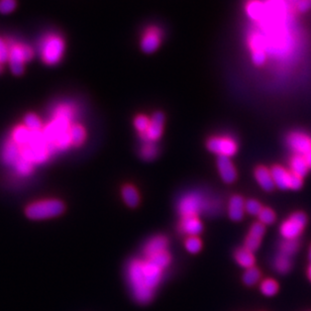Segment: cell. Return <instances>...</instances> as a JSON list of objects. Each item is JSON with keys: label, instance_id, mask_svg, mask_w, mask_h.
<instances>
[{"label": "cell", "instance_id": "cell-36", "mask_svg": "<svg viewBox=\"0 0 311 311\" xmlns=\"http://www.w3.org/2000/svg\"><path fill=\"white\" fill-rule=\"evenodd\" d=\"M267 53L263 50H253L252 51V60L253 63L257 66H263L267 61Z\"/></svg>", "mask_w": 311, "mask_h": 311}, {"label": "cell", "instance_id": "cell-9", "mask_svg": "<svg viewBox=\"0 0 311 311\" xmlns=\"http://www.w3.org/2000/svg\"><path fill=\"white\" fill-rule=\"evenodd\" d=\"M286 142L289 149L295 155L304 156L311 151V135L303 131L295 130L290 132Z\"/></svg>", "mask_w": 311, "mask_h": 311}, {"label": "cell", "instance_id": "cell-12", "mask_svg": "<svg viewBox=\"0 0 311 311\" xmlns=\"http://www.w3.org/2000/svg\"><path fill=\"white\" fill-rule=\"evenodd\" d=\"M217 170L219 176L221 177L222 181L227 184H231L236 180L237 173L236 169L231 162L230 158L226 157H218L217 159Z\"/></svg>", "mask_w": 311, "mask_h": 311}, {"label": "cell", "instance_id": "cell-5", "mask_svg": "<svg viewBox=\"0 0 311 311\" xmlns=\"http://www.w3.org/2000/svg\"><path fill=\"white\" fill-rule=\"evenodd\" d=\"M307 224V216L303 212H295L280 225V234L284 239H297Z\"/></svg>", "mask_w": 311, "mask_h": 311}, {"label": "cell", "instance_id": "cell-1", "mask_svg": "<svg viewBox=\"0 0 311 311\" xmlns=\"http://www.w3.org/2000/svg\"><path fill=\"white\" fill-rule=\"evenodd\" d=\"M164 271L147 258L134 259L128 264L127 282L133 298L139 303L146 304L152 301L156 289L163 279Z\"/></svg>", "mask_w": 311, "mask_h": 311}, {"label": "cell", "instance_id": "cell-17", "mask_svg": "<svg viewBox=\"0 0 311 311\" xmlns=\"http://www.w3.org/2000/svg\"><path fill=\"white\" fill-rule=\"evenodd\" d=\"M255 178L259 186L265 191H272L275 187L271 170L264 166H260L255 170Z\"/></svg>", "mask_w": 311, "mask_h": 311}, {"label": "cell", "instance_id": "cell-33", "mask_svg": "<svg viewBox=\"0 0 311 311\" xmlns=\"http://www.w3.org/2000/svg\"><path fill=\"white\" fill-rule=\"evenodd\" d=\"M185 248L191 254H197L202 248V241L198 236H188L185 240Z\"/></svg>", "mask_w": 311, "mask_h": 311}, {"label": "cell", "instance_id": "cell-21", "mask_svg": "<svg viewBox=\"0 0 311 311\" xmlns=\"http://www.w3.org/2000/svg\"><path fill=\"white\" fill-rule=\"evenodd\" d=\"M69 136L72 146L81 147L86 140V129L79 123L72 124L69 128Z\"/></svg>", "mask_w": 311, "mask_h": 311}, {"label": "cell", "instance_id": "cell-4", "mask_svg": "<svg viewBox=\"0 0 311 311\" xmlns=\"http://www.w3.org/2000/svg\"><path fill=\"white\" fill-rule=\"evenodd\" d=\"M65 51V43L60 36L50 34L48 36L41 49V54L44 62L48 65H56L63 57Z\"/></svg>", "mask_w": 311, "mask_h": 311}, {"label": "cell", "instance_id": "cell-27", "mask_svg": "<svg viewBox=\"0 0 311 311\" xmlns=\"http://www.w3.org/2000/svg\"><path fill=\"white\" fill-rule=\"evenodd\" d=\"M260 279H261V272L256 267L246 269V271L243 275V281L247 286L256 285L257 283H259Z\"/></svg>", "mask_w": 311, "mask_h": 311}, {"label": "cell", "instance_id": "cell-18", "mask_svg": "<svg viewBox=\"0 0 311 311\" xmlns=\"http://www.w3.org/2000/svg\"><path fill=\"white\" fill-rule=\"evenodd\" d=\"M19 159H20V147L13 140L8 141L3 151L4 162L6 164L15 165Z\"/></svg>", "mask_w": 311, "mask_h": 311}, {"label": "cell", "instance_id": "cell-11", "mask_svg": "<svg viewBox=\"0 0 311 311\" xmlns=\"http://www.w3.org/2000/svg\"><path fill=\"white\" fill-rule=\"evenodd\" d=\"M162 41V31L155 26L149 27L141 42V47L145 53H153L155 52Z\"/></svg>", "mask_w": 311, "mask_h": 311}, {"label": "cell", "instance_id": "cell-22", "mask_svg": "<svg viewBox=\"0 0 311 311\" xmlns=\"http://www.w3.org/2000/svg\"><path fill=\"white\" fill-rule=\"evenodd\" d=\"M273 267L274 270L279 274H287L292 269V261L291 257L284 255L279 252V254L275 257L273 261Z\"/></svg>", "mask_w": 311, "mask_h": 311}, {"label": "cell", "instance_id": "cell-30", "mask_svg": "<svg viewBox=\"0 0 311 311\" xmlns=\"http://www.w3.org/2000/svg\"><path fill=\"white\" fill-rule=\"evenodd\" d=\"M24 126L29 131H42L43 123L34 113H28L24 117Z\"/></svg>", "mask_w": 311, "mask_h": 311}, {"label": "cell", "instance_id": "cell-23", "mask_svg": "<svg viewBox=\"0 0 311 311\" xmlns=\"http://www.w3.org/2000/svg\"><path fill=\"white\" fill-rule=\"evenodd\" d=\"M121 195L124 202L129 208H135L139 205L141 199H140V194L135 187L131 185H125L121 190Z\"/></svg>", "mask_w": 311, "mask_h": 311}, {"label": "cell", "instance_id": "cell-41", "mask_svg": "<svg viewBox=\"0 0 311 311\" xmlns=\"http://www.w3.org/2000/svg\"><path fill=\"white\" fill-rule=\"evenodd\" d=\"M307 275H308V278H309V280L311 281V264L309 265L308 269H307Z\"/></svg>", "mask_w": 311, "mask_h": 311}, {"label": "cell", "instance_id": "cell-24", "mask_svg": "<svg viewBox=\"0 0 311 311\" xmlns=\"http://www.w3.org/2000/svg\"><path fill=\"white\" fill-rule=\"evenodd\" d=\"M159 155V147L156 143L145 142L140 149V156L145 161H152Z\"/></svg>", "mask_w": 311, "mask_h": 311}, {"label": "cell", "instance_id": "cell-19", "mask_svg": "<svg viewBox=\"0 0 311 311\" xmlns=\"http://www.w3.org/2000/svg\"><path fill=\"white\" fill-rule=\"evenodd\" d=\"M234 259H235L236 263L240 267H243L244 269H249V268L255 267L256 259H255L254 253L249 251L245 247L236 250V252L234 253Z\"/></svg>", "mask_w": 311, "mask_h": 311}, {"label": "cell", "instance_id": "cell-25", "mask_svg": "<svg viewBox=\"0 0 311 311\" xmlns=\"http://www.w3.org/2000/svg\"><path fill=\"white\" fill-rule=\"evenodd\" d=\"M265 4L260 0H251L247 5V12L254 20H261L264 15Z\"/></svg>", "mask_w": 311, "mask_h": 311}, {"label": "cell", "instance_id": "cell-29", "mask_svg": "<svg viewBox=\"0 0 311 311\" xmlns=\"http://www.w3.org/2000/svg\"><path fill=\"white\" fill-rule=\"evenodd\" d=\"M260 290L265 296L271 297L277 294L279 290V285L274 279H265L264 281L261 282Z\"/></svg>", "mask_w": 311, "mask_h": 311}, {"label": "cell", "instance_id": "cell-8", "mask_svg": "<svg viewBox=\"0 0 311 311\" xmlns=\"http://www.w3.org/2000/svg\"><path fill=\"white\" fill-rule=\"evenodd\" d=\"M33 56L31 49L23 45H13L9 48V64L13 74L21 75L24 71V63Z\"/></svg>", "mask_w": 311, "mask_h": 311}, {"label": "cell", "instance_id": "cell-26", "mask_svg": "<svg viewBox=\"0 0 311 311\" xmlns=\"http://www.w3.org/2000/svg\"><path fill=\"white\" fill-rule=\"evenodd\" d=\"M29 136H30V131L24 125L16 126L12 133V140L19 147L26 146L29 142Z\"/></svg>", "mask_w": 311, "mask_h": 311}, {"label": "cell", "instance_id": "cell-15", "mask_svg": "<svg viewBox=\"0 0 311 311\" xmlns=\"http://www.w3.org/2000/svg\"><path fill=\"white\" fill-rule=\"evenodd\" d=\"M180 229L188 236H197L202 232L203 225L198 216H185L181 219Z\"/></svg>", "mask_w": 311, "mask_h": 311}, {"label": "cell", "instance_id": "cell-34", "mask_svg": "<svg viewBox=\"0 0 311 311\" xmlns=\"http://www.w3.org/2000/svg\"><path fill=\"white\" fill-rule=\"evenodd\" d=\"M262 208L261 203L256 199H250L245 203V211L253 216H258Z\"/></svg>", "mask_w": 311, "mask_h": 311}, {"label": "cell", "instance_id": "cell-38", "mask_svg": "<svg viewBox=\"0 0 311 311\" xmlns=\"http://www.w3.org/2000/svg\"><path fill=\"white\" fill-rule=\"evenodd\" d=\"M9 57V48L4 41L0 39V64L7 61Z\"/></svg>", "mask_w": 311, "mask_h": 311}, {"label": "cell", "instance_id": "cell-6", "mask_svg": "<svg viewBox=\"0 0 311 311\" xmlns=\"http://www.w3.org/2000/svg\"><path fill=\"white\" fill-rule=\"evenodd\" d=\"M208 151L217 155L218 157H233L238 149L237 142L230 135H216L208 140Z\"/></svg>", "mask_w": 311, "mask_h": 311}, {"label": "cell", "instance_id": "cell-31", "mask_svg": "<svg viewBox=\"0 0 311 311\" xmlns=\"http://www.w3.org/2000/svg\"><path fill=\"white\" fill-rule=\"evenodd\" d=\"M259 222L263 225L273 224L276 220V213L271 208H262L261 212L258 215Z\"/></svg>", "mask_w": 311, "mask_h": 311}, {"label": "cell", "instance_id": "cell-32", "mask_svg": "<svg viewBox=\"0 0 311 311\" xmlns=\"http://www.w3.org/2000/svg\"><path fill=\"white\" fill-rule=\"evenodd\" d=\"M149 124H150V118L144 114L137 115L133 120L134 128L137 130L140 135H143L144 133H146V131L148 130Z\"/></svg>", "mask_w": 311, "mask_h": 311}, {"label": "cell", "instance_id": "cell-3", "mask_svg": "<svg viewBox=\"0 0 311 311\" xmlns=\"http://www.w3.org/2000/svg\"><path fill=\"white\" fill-rule=\"evenodd\" d=\"M65 210V204L61 200L47 199L29 204L25 209V215L33 220L47 219L61 215Z\"/></svg>", "mask_w": 311, "mask_h": 311}, {"label": "cell", "instance_id": "cell-37", "mask_svg": "<svg viewBox=\"0 0 311 311\" xmlns=\"http://www.w3.org/2000/svg\"><path fill=\"white\" fill-rule=\"evenodd\" d=\"M16 7L15 0H0V12L1 13H10Z\"/></svg>", "mask_w": 311, "mask_h": 311}, {"label": "cell", "instance_id": "cell-35", "mask_svg": "<svg viewBox=\"0 0 311 311\" xmlns=\"http://www.w3.org/2000/svg\"><path fill=\"white\" fill-rule=\"evenodd\" d=\"M16 166V169L17 171L20 173V174H23V175H27L29 173H31L32 169H33V166H32V163L25 160V159H22L20 157V159L16 162L15 164Z\"/></svg>", "mask_w": 311, "mask_h": 311}, {"label": "cell", "instance_id": "cell-42", "mask_svg": "<svg viewBox=\"0 0 311 311\" xmlns=\"http://www.w3.org/2000/svg\"><path fill=\"white\" fill-rule=\"evenodd\" d=\"M308 259H309V262H311V246L308 250Z\"/></svg>", "mask_w": 311, "mask_h": 311}, {"label": "cell", "instance_id": "cell-10", "mask_svg": "<svg viewBox=\"0 0 311 311\" xmlns=\"http://www.w3.org/2000/svg\"><path fill=\"white\" fill-rule=\"evenodd\" d=\"M165 115L162 112H155L150 118V124L146 133L141 135L144 142L156 143L161 139L164 131Z\"/></svg>", "mask_w": 311, "mask_h": 311}, {"label": "cell", "instance_id": "cell-40", "mask_svg": "<svg viewBox=\"0 0 311 311\" xmlns=\"http://www.w3.org/2000/svg\"><path fill=\"white\" fill-rule=\"evenodd\" d=\"M303 158H304V160H305V162H306L308 168L311 169V151L310 152H308L307 154H305V155L303 156Z\"/></svg>", "mask_w": 311, "mask_h": 311}, {"label": "cell", "instance_id": "cell-39", "mask_svg": "<svg viewBox=\"0 0 311 311\" xmlns=\"http://www.w3.org/2000/svg\"><path fill=\"white\" fill-rule=\"evenodd\" d=\"M297 9L300 12H307L311 9V0H299L297 3Z\"/></svg>", "mask_w": 311, "mask_h": 311}, {"label": "cell", "instance_id": "cell-7", "mask_svg": "<svg viewBox=\"0 0 311 311\" xmlns=\"http://www.w3.org/2000/svg\"><path fill=\"white\" fill-rule=\"evenodd\" d=\"M271 174L276 187L281 190H298L303 185V178L298 177L282 166H275L271 169Z\"/></svg>", "mask_w": 311, "mask_h": 311}, {"label": "cell", "instance_id": "cell-43", "mask_svg": "<svg viewBox=\"0 0 311 311\" xmlns=\"http://www.w3.org/2000/svg\"><path fill=\"white\" fill-rule=\"evenodd\" d=\"M0 72H1V65H0Z\"/></svg>", "mask_w": 311, "mask_h": 311}, {"label": "cell", "instance_id": "cell-16", "mask_svg": "<svg viewBox=\"0 0 311 311\" xmlns=\"http://www.w3.org/2000/svg\"><path fill=\"white\" fill-rule=\"evenodd\" d=\"M245 203L246 201L239 195H233L228 201V216L233 221H239L245 215Z\"/></svg>", "mask_w": 311, "mask_h": 311}, {"label": "cell", "instance_id": "cell-28", "mask_svg": "<svg viewBox=\"0 0 311 311\" xmlns=\"http://www.w3.org/2000/svg\"><path fill=\"white\" fill-rule=\"evenodd\" d=\"M299 250V243L297 239H284L280 245V253L293 257Z\"/></svg>", "mask_w": 311, "mask_h": 311}, {"label": "cell", "instance_id": "cell-13", "mask_svg": "<svg viewBox=\"0 0 311 311\" xmlns=\"http://www.w3.org/2000/svg\"><path fill=\"white\" fill-rule=\"evenodd\" d=\"M264 234H265V225H263L260 222L254 223L251 226L250 231L245 240V248L253 253L257 251L261 246Z\"/></svg>", "mask_w": 311, "mask_h": 311}, {"label": "cell", "instance_id": "cell-2", "mask_svg": "<svg viewBox=\"0 0 311 311\" xmlns=\"http://www.w3.org/2000/svg\"><path fill=\"white\" fill-rule=\"evenodd\" d=\"M218 206V203H212L203 194L199 192H190L180 199L178 211L182 217L198 216L205 211H212L213 208Z\"/></svg>", "mask_w": 311, "mask_h": 311}, {"label": "cell", "instance_id": "cell-14", "mask_svg": "<svg viewBox=\"0 0 311 311\" xmlns=\"http://www.w3.org/2000/svg\"><path fill=\"white\" fill-rule=\"evenodd\" d=\"M169 247V240L164 235H156L152 237L144 249L145 258H151L161 253L167 252Z\"/></svg>", "mask_w": 311, "mask_h": 311}, {"label": "cell", "instance_id": "cell-20", "mask_svg": "<svg viewBox=\"0 0 311 311\" xmlns=\"http://www.w3.org/2000/svg\"><path fill=\"white\" fill-rule=\"evenodd\" d=\"M289 167H290L291 173L301 178H303L308 173V170H309L303 156H300V155H294L290 159Z\"/></svg>", "mask_w": 311, "mask_h": 311}]
</instances>
